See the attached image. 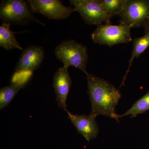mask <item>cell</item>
I'll return each instance as SVG.
<instances>
[{"mask_svg": "<svg viewBox=\"0 0 149 149\" xmlns=\"http://www.w3.org/2000/svg\"><path fill=\"white\" fill-rule=\"evenodd\" d=\"M86 75L91 103L90 115L95 118L104 116L118 122L119 115L116 113V108L121 98L120 91L104 79L89 73Z\"/></svg>", "mask_w": 149, "mask_h": 149, "instance_id": "obj_1", "label": "cell"}, {"mask_svg": "<svg viewBox=\"0 0 149 149\" xmlns=\"http://www.w3.org/2000/svg\"><path fill=\"white\" fill-rule=\"evenodd\" d=\"M54 54L56 58L62 62L63 65L74 67L86 75L88 74L86 70L88 49L83 44L74 40H65L56 47Z\"/></svg>", "mask_w": 149, "mask_h": 149, "instance_id": "obj_2", "label": "cell"}, {"mask_svg": "<svg viewBox=\"0 0 149 149\" xmlns=\"http://www.w3.org/2000/svg\"><path fill=\"white\" fill-rule=\"evenodd\" d=\"M28 3L23 0H3L0 5V19L11 24L25 25L31 21L45 26L34 16Z\"/></svg>", "mask_w": 149, "mask_h": 149, "instance_id": "obj_3", "label": "cell"}, {"mask_svg": "<svg viewBox=\"0 0 149 149\" xmlns=\"http://www.w3.org/2000/svg\"><path fill=\"white\" fill-rule=\"evenodd\" d=\"M131 29L130 26L124 24H102L97 26L91 35V38L96 44L109 47L123 43L126 44L132 40Z\"/></svg>", "mask_w": 149, "mask_h": 149, "instance_id": "obj_4", "label": "cell"}, {"mask_svg": "<svg viewBox=\"0 0 149 149\" xmlns=\"http://www.w3.org/2000/svg\"><path fill=\"white\" fill-rule=\"evenodd\" d=\"M71 5L78 12L88 25L111 24V19L105 11L101 0H70Z\"/></svg>", "mask_w": 149, "mask_h": 149, "instance_id": "obj_5", "label": "cell"}, {"mask_svg": "<svg viewBox=\"0 0 149 149\" xmlns=\"http://www.w3.org/2000/svg\"><path fill=\"white\" fill-rule=\"evenodd\" d=\"M119 16L120 24L131 28L143 27L149 16V1L127 0L125 8Z\"/></svg>", "mask_w": 149, "mask_h": 149, "instance_id": "obj_6", "label": "cell"}, {"mask_svg": "<svg viewBox=\"0 0 149 149\" xmlns=\"http://www.w3.org/2000/svg\"><path fill=\"white\" fill-rule=\"evenodd\" d=\"M33 13H40L47 18L60 20L68 18L74 8L65 6L59 0H29L27 1Z\"/></svg>", "mask_w": 149, "mask_h": 149, "instance_id": "obj_7", "label": "cell"}, {"mask_svg": "<svg viewBox=\"0 0 149 149\" xmlns=\"http://www.w3.org/2000/svg\"><path fill=\"white\" fill-rule=\"evenodd\" d=\"M45 58L43 47L30 45L23 49L15 67V74L32 73L39 68Z\"/></svg>", "mask_w": 149, "mask_h": 149, "instance_id": "obj_8", "label": "cell"}, {"mask_svg": "<svg viewBox=\"0 0 149 149\" xmlns=\"http://www.w3.org/2000/svg\"><path fill=\"white\" fill-rule=\"evenodd\" d=\"M68 68V66L63 65L58 69L54 76L53 85L58 105L66 112L67 99L72 83Z\"/></svg>", "mask_w": 149, "mask_h": 149, "instance_id": "obj_9", "label": "cell"}, {"mask_svg": "<svg viewBox=\"0 0 149 149\" xmlns=\"http://www.w3.org/2000/svg\"><path fill=\"white\" fill-rule=\"evenodd\" d=\"M68 118L76 128L77 132L85 138L87 141L95 139L99 133V128L96 118L91 115L73 114L67 111Z\"/></svg>", "mask_w": 149, "mask_h": 149, "instance_id": "obj_10", "label": "cell"}, {"mask_svg": "<svg viewBox=\"0 0 149 149\" xmlns=\"http://www.w3.org/2000/svg\"><path fill=\"white\" fill-rule=\"evenodd\" d=\"M31 75L30 74L19 82L1 88L0 109H3L8 105L19 91L25 87Z\"/></svg>", "mask_w": 149, "mask_h": 149, "instance_id": "obj_11", "label": "cell"}, {"mask_svg": "<svg viewBox=\"0 0 149 149\" xmlns=\"http://www.w3.org/2000/svg\"><path fill=\"white\" fill-rule=\"evenodd\" d=\"M10 25V23L3 22L0 26V46L6 51L15 49L22 50L15 35L19 32L11 31Z\"/></svg>", "mask_w": 149, "mask_h": 149, "instance_id": "obj_12", "label": "cell"}, {"mask_svg": "<svg viewBox=\"0 0 149 149\" xmlns=\"http://www.w3.org/2000/svg\"><path fill=\"white\" fill-rule=\"evenodd\" d=\"M149 47V32L146 33L143 36L136 38L133 40V49L131 56L129 60V66L126 73L123 77V80L120 87L125 84L126 76L130 70V67L132 65V62L135 58H138Z\"/></svg>", "mask_w": 149, "mask_h": 149, "instance_id": "obj_13", "label": "cell"}, {"mask_svg": "<svg viewBox=\"0 0 149 149\" xmlns=\"http://www.w3.org/2000/svg\"><path fill=\"white\" fill-rule=\"evenodd\" d=\"M149 110V91L135 103L130 109L124 114L119 115V118L123 116L131 115L136 117L138 115L144 113Z\"/></svg>", "mask_w": 149, "mask_h": 149, "instance_id": "obj_14", "label": "cell"}, {"mask_svg": "<svg viewBox=\"0 0 149 149\" xmlns=\"http://www.w3.org/2000/svg\"><path fill=\"white\" fill-rule=\"evenodd\" d=\"M104 9L110 18L119 16L124 10L127 0H101Z\"/></svg>", "mask_w": 149, "mask_h": 149, "instance_id": "obj_15", "label": "cell"}, {"mask_svg": "<svg viewBox=\"0 0 149 149\" xmlns=\"http://www.w3.org/2000/svg\"><path fill=\"white\" fill-rule=\"evenodd\" d=\"M143 27L145 30V33H146L149 32V16L145 21Z\"/></svg>", "mask_w": 149, "mask_h": 149, "instance_id": "obj_16", "label": "cell"}]
</instances>
